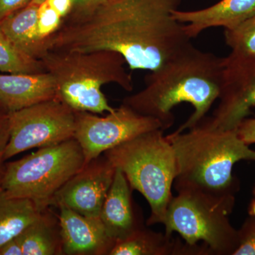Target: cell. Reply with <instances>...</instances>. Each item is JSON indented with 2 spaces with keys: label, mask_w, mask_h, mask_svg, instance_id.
Masks as SVG:
<instances>
[{
  "label": "cell",
  "mask_w": 255,
  "mask_h": 255,
  "mask_svg": "<svg viewBox=\"0 0 255 255\" xmlns=\"http://www.w3.org/2000/svg\"><path fill=\"white\" fill-rule=\"evenodd\" d=\"M18 237L23 255H63L58 216L51 214L50 208L43 211Z\"/></svg>",
  "instance_id": "ac0fdd59"
},
{
  "label": "cell",
  "mask_w": 255,
  "mask_h": 255,
  "mask_svg": "<svg viewBox=\"0 0 255 255\" xmlns=\"http://www.w3.org/2000/svg\"><path fill=\"white\" fill-rule=\"evenodd\" d=\"M177 192L162 223L165 234L177 233L191 246L203 242L211 255H233L238 246V230L229 219L235 196H216L193 189Z\"/></svg>",
  "instance_id": "8992f818"
},
{
  "label": "cell",
  "mask_w": 255,
  "mask_h": 255,
  "mask_svg": "<svg viewBox=\"0 0 255 255\" xmlns=\"http://www.w3.org/2000/svg\"><path fill=\"white\" fill-rule=\"evenodd\" d=\"M162 128L157 119L137 113L122 105L105 117L87 112H75L74 138L81 147L85 164L106 151L128 141L144 132Z\"/></svg>",
  "instance_id": "9c48e42d"
},
{
  "label": "cell",
  "mask_w": 255,
  "mask_h": 255,
  "mask_svg": "<svg viewBox=\"0 0 255 255\" xmlns=\"http://www.w3.org/2000/svg\"><path fill=\"white\" fill-rule=\"evenodd\" d=\"M63 18L55 11L47 1L38 8V31L42 39L53 35L60 27Z\"/></svg>",
  "instance_id": "7402d4cb"
},
{
  "label": "cell",
  "mask_w": 255,
  "mask_h": 255,
  "mask_svg": "<svg viewBox=\"0 0 255 255\" xmlns=\"http://www.w3.org/2000/svg\"><path fill=\"white\" fill-rule=\"evenodd\" d=\"M173 147L177 174L176 191L193 189L216 196H235L239 189L233 175L235 164L255 161V150L238 135L237 130H223L205 117L187 132L166 135Z\"/></svg>",
  "instance_id": "3957f363"
},
{
  "label": "cell",
  "mask_w": 255,
  "mask_h": 255,
  "mask_svg": "<svg viewBox=\"0 0 255 255\" xmlns=\"http://www.w3.org/2000/svg\"><path fill=\"white\" fill-rule=\"evenodd\" d=\"M223 69L222 57L190 43L146 75L145 87L124 98L123 104L137 113L157 119L164 130L174 123V107L190 104L194 113L174 132L185 131L205 118L219 99Z\"/></svg>",
  "instance_id": "7a4b0ae2"
},
{
  "label": "cell",
  "mask_w": 255,
  "mask_h": 255,
  "mask_svg": "<svg viewBox=\"0 0 255 255\" xmlns=\"http://www.w3.org/2000/svg\"><path fill=\"white\" fill-rule=\"evenodd\" d=\"M181 0H103L72 8L46 39L47 50H110L124 57L130 70L153 71L189 46L184 23L173 16Z\"/></svg>",
  "instance_id": "6da1fadb"
},
{
  "label": "cell",
  "mask_w": 255,
  "mask_h": 255,
  "mask_svg": "<svg viewBox=\"0 0 255 255\" xmlns=\"http://www.w3.org/2000/svg\"><path fill=\"white\" fill-rule=\"evenodd\" d=\"M224 35L231 52L255 56V15L233 29L225 30Z\"/></svg>",
  "instance_id": "44dd1931"
},
{
  "label": "cell",
  "mask_w": 255,
  "mask_h": 255,
  "mask_svg": "<svg viewBox=\"0 0 255 255\" xmlns=\"http://www.w3.org/2000/svg\"><path fill=\"white\" fill-rule=\"evenodd\" d=\"M47 1V0H31L28 4L36 5V6H40L41 4H43V2Z\"/></svg>",
  "instance_id": "4dcf8cb0"
},
{
  "label": "cell",
  "mask_w": 255,
  "mask_h": 255,
  "mask_svg": "<svg viewBox=\"0 0 255 255\" xmlns=\"http://www.w3.org/2000/svg\"><path fill=\"white\" fill-rule=\"evenodd\" d=\"M31 0H0V21L5 16L26 6Z\"/></svg>",
  "instance_id": "484cf974"
},
{
  "label": "cell",
  "mask_w": 255,
  "mask_h": 255,
  "mask_svg": "<svg viewBox=\"0 0 255 255\" xmlns=\"http://www.w3.org/2000/svg\"><path fill=\"white\" fill-rule=\"evenodd\" d=\"M163 132L159 128L144 132L103 154L123 172L132 190L139 191L148 202V226L163 223L173 197L177 162L173 147Z\"/></svg>",
  "instance_id": "5b68a950"
},
{
  "label": "cell",
  "mask_w": 255,
  "mask_h": 255,
  "mask_svg": "<svg viewBox=\"0 0 255 255\" xmlns=\"http://www.w3.org/2000/svg\"><path fill=\"white\" fill-rule=\"evenodd\" d=\"M41 213L29 199L12 197L0 188V248L21 234Z\"/></svg>",
  "instance_id": "d6986e66"
},
{
  "label": "cell",
  "mask_w": 255,
  "mask_h": 255,
  "mask_svg": "<svg viewBox=\"0 0 255 255\" xmlns=\"http://www.w3.org/2000/svg\"><path fill=\"white\" fill-rule=\"evenodd\" d=\"M233 255H255V217L250 216L238 230V246Z\"/></svg>",
  "instance_id": "603a6c76"
},
{
  "label": "cell",
  "mask_w": 255,
  "mask_h": 255,
  "mask_svg": "<svg viewBox=\"0 0 255 255\" xmlns=\"http://www.w3.org/2000/svg\"><path fill=\"white\" fill-rule=\"evenodd\" d=\"M115 171L104 155L90 161L57 191L50 208H68L87 217H100Z\"/></svg>",
  "instance_id": "8fae6325"
},
{
  "label": "cell",
  "mask_w": 255,
  "mask_h": 255,
  "mask_svg": "<svg viewBox=\"0 0 255 255\" xmlns=\"http://www.w3.org/2000/svg\"><path fill=\"white\" fill-rule=\"evenodd\" d=\"M253 194H254V195L255 196V186L254 189H253Z\"/></svg>",
  "instance_id": "1f68e13d"
},
{
  "label": "cell",
  "mask_w": 255,
  "mask_h": 255,
  "mask_svg": "<svg viewBox=\"0 0 255 255\" xmlns=\"http://www.w3.org/2000/svg\"><path fill=\"white\" fill-rule=\"evenodd\" d=\"M132 191L123 172L116 168L113 182L100 216L107 234L116 243L143 227L134 211Z\"/></svg>",
  "instance_id": "9a60e30c"
},
{
  "label": "cell",
  "mask_w": 255,
  "mask_h": 255,
  "mask_svg": "<svg viewBox=\"0 0 255 255\" xmlns=\"http://www.w3.org/2000/svg\"><path fill=\"white\" fill-rule=\"evenodd\" d=\"M248 212H249L250 216L255 217V199L251 201L249 209H248Z\"/></svg>",
  "instance_id": "f546056e"
},
{
  "label": "cell",
  "mask_w": 255,
  "mask_h": 255,
  "mask_svg": "<svg viewBox=\"0 0 255 255\" xmlns=\"http://www.w3.org/2000/svg\"><path fill=\"white\" fill-rule=\"evenodd\" d=\"M203 246H191L165 233H157L145 227L117 241L110 255H204Z\"/></svg>",
  "instance_id": "2e32d148"
},
{
  "label": "cell",
  "mask_w": 255,
  "mask_h": 255,
  "mask_svg": "<svg viewBox=\"0 0 255 255\" xmlns=\"http://www.w3.org/2000/svg\"><path fill=\"white\" fill-rule=\"evenodd\" d=\"M0 71L10 74L45 73L41 60L18 49L0 28Z\"/></svg>",
  "instance_id": "ffe728a7"
},
{
  "label": "cell",
  "mask_w": 255,
  "mask_h": 255,
  "mask_svg": "<svg viewBox=\"0 0 255 255\" xmlns=\"http://www.w3.org/2000/svg\"><path fill=\"white\" fill-rule=\"evenodd\" d=\"M10 136L9 114L0 110V175L4 164V153Z\"/></svg>",
  "instance_id": "cb8c5ba5"
},
{
  "label": "cell",
  "mask_w": 255,
  "mask_h": 255,
  "mask_svg": "<svg viewBox=\"0 0 255 255\" xmlns=\"http://www.w3.org/2000/svg\"><path fill=\"white\" fill-rule=\"evenodd\" d=\"M0 255H23L22 247L18 236L6 242L1 246Z\"/></svg>",
  "instance_id": "4316f807"
},
{
  "label": "cell",
  "mask_w": 255,
  "mask_h": 255,
  "mask_svg": "<svg viewBox=\"0 0 255 255\" xmlns=\"http://www.w3.org/2000/svg\"><path fill=\"white\" fill-rule=\"evenodd\" d=\"M41 60L54 79L57 98L75 112L110 113L115 109L109 104L102 87L112 83L126 91L133 89L131 75L126 70L127 62L117 52L48 50Z\"/></svg>",
  "instance_id": "277c9868"
},
{
  "label": "cell",
  "mask_w": 255,
  "mask_h": 255,
  "mask_svg": "<svg viewBox=\"0 0 255 255\" xmlns=\"http://www.w3.org/2000/svg\"><path fill=\"white\" fill-rule=\"evenodd\" d=\"M255 15V0H221L209 7L194 11L176 9L173 16L184 23L187 36L192 39L206 29L237 27Z\"/></svg>",
  "instance_id": "4fadbf2b"
},
{
  "label": "cell",
  "mask_w": 255,
  "mask_h": 255,
  "mask_svg": "<svg viewBox=\"0 0 255 255\" xmlns=\"http://www.w3.org/2000/svg\"><path fill=\"white\" fill-rule=\"evenodd\" d=\"M238 134L247 145L255 143V119H246L237 128Z\"/></svg>",
  "instance_id": "d4e9b609"
},
{
  "label": "cell",
  "mask_w": 255,
  "mask_h": 255,
  "mask_svg": "<svg viewBox=\"0 0 255 255\" xmlns=\"http://www.w3.org/2000/svg\"><path fill=\"white\" fill-rule=\"evenodd\" d=\"M85 165L80 144L70 139L4 163L0 188L12 197L29 199L43 212L57 191Z\"/></svg>",
  "instance_id": "52a82bcc"
},
{
  "label": "cell",
  "mask_w": 255,
  "mask_h": 255,
  "mask_svg": "<svg viewBox=\"0 0 255 255\" xmlns=\"http://www.w3.org/2000/svg\"><path fill=\"white\" fill-rule=\"evenodd\" d=\"M218 100L212 123L223 130H236L255 108V56L231 52L223 58Z\"/></svg>",
  "instance_id": "30bf717a"
},
{
  "label": "cell",
  "mask_w": 255,
  "mask_h": 255,
  "mask_svg": "<svg viewBox=\"0 0 255 255\" xmlns=\"http://www.w3.org/2000/svg\"><path fill=\"white\" fill-rule=\"evenodd\" d=\"M38 8L39 6L28 4L5 16L0 21V28L18 49L41 60L48 50L38 31Z\"/></svg>",
  "instance_id": "e0dca14e"
},
{
  "label": "cell",
  "mask_w": 255,
  "mask_h": 255,
  "mask_svg": "<svg viewBox=\"0 0 255 255\" xmlns=\"http://www.w3.org/2000/svg\"><path fill=\"white\" fill-rule=\"evenodd\" d=\"M57 98L50 74H0V110L7 113Z\"/></svg>",
  "instance_id": "5bb4252c"
},
{
  "label": "cell",
  "mask_w": 255,
  "mask_h": 255,
  "mask_svg": "<svg viewBox=\"0 0 255 255\" xmlns=\"http://www.w3.org/2000/svg\"><path fill=\"white\" fill-rule=\"evenodd\" d=\"M9 114L4 162L25 151L58 145L75 136V112L58 98Z\"/></svg>",
  "instance_id": "ba28073f"
},
{
  "label": "cell",
  "mask_w": 255,
  "mask_h": 255,
  "mask_svg": "<svg viewBox=\"0 0 255 255\" xmlns=\"http://www.w3.org/2000/svg\"><path fill=\"white\" fill-rule=\"evenodd\" d=\"M46 1L63 18L70 13L73 7L71 0H47Z\"/></svg>",
  "instance_id": "83f0119b"
},
{
  "label": "cell",
  "mask_w": 255,
  "mask_h": 255,
  "mask_svg": "<svg viewBox=\"0 0 255 255\" xmlns=\"http://www.w3.org/2000/svg\"><path fill=\"white\" fill-rule=\"evenodd\" d=\"M58 215L63 255H110L116 241L99 218L87 217L68 208Z\"/></svg>",
  "instance_id": "7c38bea8"
},
{
  "label": "cell",
  "mask_w": 255,
  "mask_h": 255,
  "mask_svg": "<svg viewBox=\"0 0 255 255\" xmlns=\"http://www.w3.org/2000/svg\"><path fill=\"white\" fill-rule=\"evenodd\" d=\"M73 7L75 9L89 7L94 5L99 4L103 0H71Z\"/></svg>",
  "instance_id": "f1b7e54d"
}]
</instances>
